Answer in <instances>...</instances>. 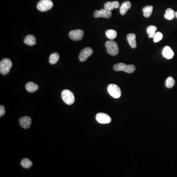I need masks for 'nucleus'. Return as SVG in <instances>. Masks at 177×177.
<instances>
[{
	"instance_id": "nucleus-4",
	"label": "nucleus",
	"mask_w": 177,
	"mask_h": 177,
	"mask_svg": "<svg viewBox=\"0 0 177 177\" xmlns=\"http://www.w3.org/2000/svg\"><path fill=\"white\" fill-rule=\"evenodd\" d=\"M62 98L64 102L68 105L73 104L75 101V97L72 92L64 90L62 92Z\"/></svg>"
},
{
	"instance_id": "nucleus-23",
	"label": "nucleus",
	"mask_w": 177,
	"mask_h": 177,
	"mask_svg": "<svg viewBox=\"0 0 177 177\" xmlns=\"http://www.w3.org/2000/svg\"><path fill=\"white\" fill-rule=\"evenodd\" d=\"M175 81L172 77H169L167 78L165 81V86L167 88H171L174 86Z\"/></svg>"
},
{
	"instance_id": "nucleus-5",
	"label": "nucleus",
	"mask_w": 177,
	"mask_h": 177,
	"mask_svg": "<svg viewBox=\"0 0 177 177\" xmlns=\"http://www.w3.org/2000/svg\"><path fill=\"white\" fill-rule=\"evenodd\" d=\"M107 91L110 95L115 98H119L122 95L121 90L117 85L111 84L109 85Z\"/></svg>"
},
{
	"instance_id": "nucleus-21",
	"label": "nucleus",
	"mask_w": 177,
	"mask_h": 177,
	"mask_svg": "<svg viewBox=\"0 0 177 177\" xmlns=\"http://www.w3.org/2000/svg\"><path fill=\"white\" fill-rule=\"evenodd\" d=\"M165 18L168 20H171L174 19L175 17L174 11L172 10V8H167L166 10V13L164 15Z\"/></svg>"
},
{
	"instance_id": "nucleus-11",
	"label": "nucleus",
	"mask_w": 177,
	"mask_h": 177,
	"mask_svg": "<svg viewBox=\"0 0 177 177\" xmlns=\"http://www.w3.org/2000/svg\"><path fill=\"white\" fill-rule=\"evenodd\" d=\"M19 123L21 126L24 129H29L32 124V119L29 116H24L20 118Z\"/></svg>"
},
{
	"instance_id": "nucleus-1",
	"label": "nucleus",
	"mask_w": 177,
	"mask_h": 177,
	"mask_svg": "<svg viewBox=\"0 0 177 177\" xmlns=\"http://www.w3.org/2000/svg\"><path fill=\"white\" fill-rule=\"evenodd\" d=\"M113 69L116 71H123L128 73H132L135 70V67L132 64L126 65L124 63H119L115 64Z\"/></svg>"
},
{
	"instance_id": "nucleus-14",
	"label": "nucleus",
	"mask_w": 177,
	"mask_h": 177,
	"mask_svg": "<svg viewBox=\"0 0 177 177\" xmlns=\"http://www.w3.org/2000/svg\"><path fill=\"white\" fill-rule=\"evenodd\" d=\"M162 55L164 57L167 59H171L173 58L174 55V52L169 46H166L164 48L162 52Z\"/></svg>"
},
{
	"instance_id": "nucleus-22",
	"label": "nucleus",
	"mask_w": 177,
	"mask_h": 177,
	"mask_svg": "<svg viewBox=\"0 0 177 177\" xmlns=\"http://www.w3.org/2000/svg\"><path fill=\"white\" fill-rule=\"evenodd\" d=\"M106 36L110 40H113L117 36V33L115 30H108L106 32Z\"/></svg>"
},
{
	"instance_id": "nucleus-15",
	"label": "nucleus",
	"mask_w": 177,
	"mask_h": 177,
	"mask_svg": "<svg viewBox=\"0 0 177 177\" xmlns=\"http://www.w3.org/2000/svg\"><path fill=\"white\" fill-rule=\"evenodd\" d=\"M132 7V4L129 1H126L124 2L121 5L120 8V12L121 15H124L126 14L127 11H129Z\"/></svg>"
},
{
	"instance_id": "nucleus-20",
	"label": "nucleus",
	"mask_w": 177,
	"mask_h": 177,
	"mask_svg": "<svg viewBox=\"0 0 177 177\" xmlns=\"http://www.w3.org/2000/svg\"><path fill=\"white\" fill-rule=\"evenodd\" d=\"M59 58H60V55L58 53H54L53 54H51L49 57V63L51 64H55L58 62Z\"/></svg>"
},
{
	"instance_id": "nucleus-9",
	"label": "nucleus",
	"mask_w": 177,
	"mask_h": 177,
	"mask_svg": "<svg viewBox=\"0 0 177 177\" xmlns=\"http://www.w3.org/2000/svg\"><path fill=\"white\" fill-rule=\"evenodd\" d=\"M95 118L98 122L101 124H107L111 122V118L108 115L105 113H98L97 114Z\"/></svg>"
},
{
	"instance_id": "nucleus-18",
	"label": "nucleus",
	"mask_w": 177,
	"mask_h": 177,
	"mask_svg": "<svg viewBox=\"0 0 177 177\" xmlns=\"http://www.w3.org/2000/svg\"><path fill=\"white\" fill-rule=\"evenodd\" d=\"M153 7L152 5H147L143 8L142 11L144 17L149 18L152 15Z\"/></svg>"
},
{
	"instance_id": "nucleus-6",
	"label": "nucleus",
	"mask_w": 177,
	"mask_h": 177,
	"mask_svg": "<svg viewBox=\"0 0 177 177\" xmlns=\"http://www.w3.org/2000/svg\"><path fill=\"white\" fill-rule=\"evenodd\" d=\"M53 7V3L51 0H41L37 5V8L40 11H46Z\"/></svg>"
},
{
	"instance_id": "nucleus-13",
	"label": "nucleus",
	"mask_w": 177,
	"mask_h": 177,
	"mask_svg": "<svg viewBox=\"0 0 177 177\" xmlns=\"http://www.w3.org/2000/svg\"><path fill=\"white\" fill-rule=\"evenodd\" d=\"M127 40L129 42L130 46L132 48H135L137 46L136 42V35L134 34H129L127 35Z\"/></svg>"
},
{
	"instance_id": "nucleus-17",
	"label": "nucleus",
	"mask_w": 177,
	"mask_h": 177,
	"mask_svg": "<svg viewBox=\"0 0 177 177\" xmlns=\"http://www.w3.org/2000/svg\"><path fill=\"white\" fill-rule=\"evenodd\" d=\"M36 38L33 35H30L27 36L24 39V43L29 46L35 45L36 44Z\"/></svg>"
},
{
	"instance_id": "nucleus-8",
	"label": "nucleus",
	"mask_w": 177,
	"mask_h": 177,
	"mask_svg": "<svg viewBox=\"0 0 177 177\" xmlns=\"http://www.w3.org/2000/svg\"><path fill=\"white\" fill-rule=\"evenodd\" d=\"M93 53V50L91 47H86L81 51L79 54V59L80 62L86 61L88 58Z\"/></svg>"
},
{
	"instance_id": "nucleus-16",
	"label": "nucleus",
	"mask_w": 177,
	"mask_h": 177,
	"mask_svg": "<svg viewBox=\"0 0 177 177\" xmlns=\"http://www.w3.org/2000/svg\"><path fill=\"white\" fill-rule=\"evenodd\" d=\"M26 88L27 89V91L29 93H34L38 90L39 87L36 84L34 83L33 82H30L26 85Z\"/></svg>"
},
{
	"instance_id": "nucleus-12",
	"label": "nucleus",
	"mask_w": 177,
	"mask_h": 177,
	"mask_svg": "<svg viewBox=\"0 0 177 177\" xmlns=\"http://www.w3.org/2000/svg\"><path fill=\"white\" fill-rule=\"evenodd\" d=\"M120 7V4L118 2H108L105 4L104 8L105 9L112 11L114 8H118Z\"/></svg>"
},
{
	"instance_id": "nucleus-24",
	"label": "nucleus",
	"mask_w": 177,
	"mask_h": 177,
	"mask_svg": "<svg viewBox=\"0 0 177 177\" xmlns=\"http://www.w3.org/2000/svg\"><path fill=\"white\" fill-rule=\"evenodd\" d=\"M21 164L25 168H29L33 165V162L28 158H24L21 162Z\"/></svg>"
},
{
	"instance_id": "nucleus-7",
	"label": "nucleus",
	"mask_w": 177,
	"mask_h": 177,
	"mask_svg": "<svg viewBox=\"0 0 177 177\" xmlns=\"http://www.w3.org/2000/svg\"><path fill=\"white\" fill-rule=\"evenodd\" d=\"M83 31L82 30H75L70 32L69 37L70 39L74 41H79L83 39L84 36Z\"/></svg>"
},
{
	"instance_id": "nucleus-2",
	"label": "nucleus",
	"mask_w": 177,
	"mask_h": 177,
	"mask_svg": "<svg viewBox=\"0 0 177 177\" xmlns=\"http://www.w3.org/2000/svg\"><path fill=\"white\" fill-rule=\"evenodd\" d=\"M105 47L107 53L111 56L118 55L119 52L118 44L113 40H109L105 43Z\"/></svg>"
},
{
	"instance_id": "nucleus-27",
	"label": "nucleus",
	"mask_w": 177,
	"mask_h": 177,
	"mask_svg": "<svg viewBox=\"0 0 177 177\" xmlns=\"http://www.w3.org/2000/svg\"><path fill=\"white\" fill-rule=\"evenodd\" d=\"M175 17L177 18V11L175 12Z\"/></svg>"
},
{
	"instance_id": "nucleus-26",
	"label": "nucleus",
	"mask_w": 177,
	"mask_h": 177,
	"mask_svg": "<svg viewBox=\"0 0 177 177\" xmlns=\"http://www.w3.org/2000/svg\"><path fill=\"white\" fill-rule=\"evenodd\" d=\"M5 113V108L4 106L1 105L0 106V117H3Z\"/></svg>"
},
{
	"instance_id": "nucleus-19",
	"label": "nucleus",
	"mask_w": 177,
	"mask_h": 177,
	"mask_svg": "<svg viewBox=\"0 0 177 177\" xmlns=\"http://www.w3.org/2000/svg\"><path fill=\"white\" fill-rule=\"evenodd\" d=\"M157 31V27L154 25H151L147 29V33L150 38H153Z\"/></svg>"
},
{
	"instance_id": "nucleus-10",
	"label": "nucleus",
	"mask_w": 177,
	"mask_h": 177,
	"mask_svg": "<svg viewBox=\"0 0 177 177\" xmlns=\"http://www.w3.org/2000/svg\"><path fill=\"white\" fill-rule=\"evenodd\" d=\"M95 18L103 17L105 18H110L112 16L111 11L106 9H101L100 11H96L94 14Z\"/></svg>"
},
{
	"instance_id": "nucleus-3",
	"label": "nucleus",
	"mask_w": 177,
	"mask_h": 177,
	"mask_svg": "<svg viewBox=\"0 0 177 177\" xmlns=\"http://www.w3.org/2000/svg\"><path fill=\"white\" fill-rule=\"evenodd\" d=\"M12 66V62L11 60L9 59H3L0 63V73L3 75L8 74Z\"/></svg>"
},
{
	"instance_id": "nucleus-25",
	"label": "nucleus",
	"mask_w": 177,
	"mask_h": 177,
	"mask_svg": "<svg viewBox=\"0 0 177 177\" xmlns=\"http://www.w3.org/2000/svg\"><path fill=\"white\" fill-rule=\"evenodd\" d=\"M163 38V35H162L161 33L158 32L156 33V34L154 35V42L155 43L158 42H160V40H161Z\"/></svg>"
}]
</instances>
